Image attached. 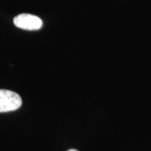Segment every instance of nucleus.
<instances>
[{
	"mask_svg": "<svg viewBox=\"0 0 151 151\" xmlns=\"http://www.w3.org/2000/svg\"><path fill=\"white\" fill-rule=\"evenodd\" d=\"M22 105V99L16 92L0 89V113L17 110Z\"/></svg>",
	"mask_w": 151,
	"mask_h": 151,
	"instance_id": "f257e3e1",
	"label": "nucleus"
},
{
	"mask_svg": "<svg viewBox=\"0 0 151 151\" xmlns=\"http://www.w3.org/2000/svg\"><path fill=\"white\" fill-rule=\"evenodd\" d=\"M16 27L26 30H37L41 29L43 22L38 16L29 14H21L14 19Z\"/></svg>",
	"mask_w": 151,
	"mask_h": 151,
	"instance_id": "f03ea898",
	"label": "nucleus"
},
{
	"mask_svg": "<svg viewBox=\"0 0 151 151\" xmlns=\"http://www.w3.org/2000/svg\"><path fill=\"white\" fill-rule=\"evenodd\" d=\"M67 151H78V150H74V149H71V150H67Z\"/></svg>",
	"mask_w": 151,
	"mask_h": 151,
	"instance_id": "7ed1b4c3",
	"label": "nucleus"
}]
</instances>
